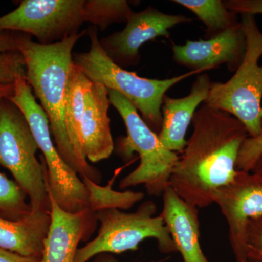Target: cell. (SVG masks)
<instances>
[{"label":"cell","instance_id":"1","mask_svg":"<svg viewBox=\"0 0 262 262\" xmlns=\"http://www.w3.org/2000/svg\"><path fill=\"white\" fill-rule=\"evenodd\" d=\"M193 132L173 169L170 187L184 201L204 208L234 180L239 149L248 137L244 124L203 103L192 119Z\"/></svg>","mask_w":262,"mask_h":262},{"label":"cell","instance_id":"2","mask_svg":"<svg viewBox=\"0 0 262 262\" xmlns=\"http://www.w3.org/2000/svg\"><path fill=\"white\" fill-rule=\"evenodd\" d=\"M86 34L87 29H84L50 45L39 44L32 40V36L20 34L18 51L25 62L26 80L47 115L58 153L81 178L85 177L100 184L102 177L99 170L85 168L76 157L65 122L69 82L75 66L72 51L79 39Z\"/></svg>","mask_w":262,"mask_h":262},{"label":"cell","instance_id":"3","mask_svg":"<svg viewBox=\"0 0 262 262\" xmlns=\"http://www.w3.org/2000/svg\"><path fill=\"white\" fill-rule=\"evenodd\" d=\"M91 41L89 51L73 54L75 64L93 83L102 84L108 91L122 95L139 112L144 121L155 133L161 130V107L167 91L179 82L198 72H190L171 78L149 79L139 77L114 63L100 45L98 29L91 26L87 29Z\"/></svg>","mask_w":262,"mask_h":262},{"label":"cell","instance_id":"4","mask_svg":"<svg viewBox=\"0 0 262 262\" xmlns=\"http://www.w3.org/2000/svg\"><path fill=\"white\" fill-rule=\"evenodd\" d=\"M110 103L118 112L126 127L127 136L117 140L115 150L123 160L134 153L140 158L139 166L120 182V189L144 185L151 196L163 195L178 162L177 153L167 149L158 134L143 120L135 106L122 95L108 91Z\"/></svg>","mask_w":262,"mask_h":262},{"label":"cell","instance_id":"5","mask_svg":"<svg viewBox=\"0 0 262 262\" xmlns=\"http://www.w3.org/2000/svg\"><path fill=\"white\" fill-rule=\"evenodd\" d=\"M241 15L246 39L244 60L228 81L212 82L204 103L232 115L244 124L248 137H255L262 119V32L254 15Z\"/></svg>","mask_w":262,"mask_h":262},{"label":"cell","instance_id":"6","mask_svg":"<svg viewBox=\"0 0 262 262\" xmlns=\"http://www.w3.org/2000/svg\"><path fill=\"white\" fill-rule=\"evenodd\" d=\"M9 100L27 119L38 148L42 151L46 165V182L57 204L69 213L88 211L89 193L78 174L67 165L52 140L47 115L36 101L26 77H19L13 83Z\"/></svg>","mask_w":262,"mask_h":262},{"label":"cell","instance_id":"7","mask_svg":"<svg viewBox=\"0 0 262 262\" xmlns=\"http://www.w3.org/2000/svg\"><path fill=\"white\" fill-rule=\"evenodd\" d=\"M156 204L151 201L141 203L133 213L106 209L96 212L100 228L97 236L77 249L75 262H88L100 253L118 254L136 251L146 239H155L162 253L177 252L163 217L155 215Z\"/></svg>","mask_w":262,"mask_h":262},{"label":"cell","instance_id":"8","mask_svg":"<svg viewBox=\"0 0 262 262\" xmlns=\"http://www.w3.org/2000/svg\"><path fill=\"white\" fill-rule=\"evenodd\" d=\"M27 119L9 98L0 100V165L8 169L29 198L33 211L51 212L46 165Z\"/></svg>","mask_w":262,"mask_h":262},{"label":"cell","instance_id":"9","mask_svg":"<svg viewBox=\"0 0 262 262\" xmlns=\"http://www.w3.org/2000/svg\"><path fill=\"white\" fill-rule=\"evenodd\" d=\"M94 0H24L16 9L0 17V33L14 31L53 44L94 25Z\"/></svg>","mask_w":262,"mask_h":262},{"label":"cell","instance_id":"10","mask_svg":"<svg viewBox=\"0 0 262 262\" xmlns=\"http://www.w3.org/2000/svg\"><path fill=\"white\" fill-rule=\"evenodd\" d=\"M192 20L184 15L168 14L147 7L134 12L122 30L100 39V45L114 63L125 70L139 64L143 45L159 37L169 38L170 29Z\"/></svg>","mask_w":262,"mask_h":262},{"label":"cell","instance_id":"11","mask_svg":"<svg viewBox=\"0 0 262 262\" xmlns=\"http://www.w3.org/2000/svg\"><path fill=\"white\" fill-rule=\"evenodd\" d=\"M213 203L229 226V239L237 262H246V232L250 221L262 219V179L237 170L228 185L215 193Z\"/></svg>","mask_w":262,"mask_h":262},{"label":"cell","instance_id":"12","mask_svg":"<svg viewBox=\"0 0 262 262\" xmlns=\"http://www.w3.org/2000/svg\"><path fill=\"white\" fill-rule=\"evenodd\" d=\"M246 39L241 21L225 32L208 39L187 40L173 45V59L177 64L202 73L225 64L234 72L244 60Z\"/></svg>","mask_w":262,"mask_h":262},{"label":"cell","instance_id":"13","mask_svg":"<svg viewBox=\"0 0 262 262\" xmlns=\"http://www.w3.org/2000/svg\"><path fill=\"white\" fill-rule=\"evenodd\" d=\"M51 201V222L41 262H75L80 241H88L97 224L96 213L91 210L72 213L57 204L48 190Z\"/></svg>","mask_w":262,"mask_h":262},{"label":"cell","instance_id":"14","mask_svg":"<svg viewBox=\"0 0 262 262\" xmlns=\"http://www.w3.org/2000/svg\"><path fill=\"white\" fill-rule=\"evenodd\" d=\"M212 82L208 74H200L187 96L179 98L164 96L161 107L163 122L158 136L167 149L176 153L182 152L187 144L188 127L196 108L206 101Z\"/></svg>","mask_w":262,"mask_h":262},{"label":"cell","instance_id":"15","mask_svg":"<svg viewBox=\"0 0 262 262\" xmlns=\"http://www.w3.org/2000/svg\"><path fill=\"white\" fill-rule=\"evenodd\" d=\"M162 196L163 204L160 215L184 262H209L200 241L198 208L182 199L170 186Z\"/></svg>","mask_w":262,"mask_h":262},{"label":"cell","instance_id":"16","mask_svg":"<svg viewBox=\"0 0 262 262\" xmlns=\"http://www.w3.org/2000/svg\"><path fill=\"white\" fill-rule=\"evenodd\" d=\"M108 91L102 84L93 83L88 94L80 134L82 147L88 161L108 159L115 150L108 108Z\"/></svg>","mask_w":262,"mask_h":262},{"label":"cell","instance_id":"17","mask_svg":"<svg viewBox=\"0 0 262 262\" xmlns=\"http://www.w3.org/2000/svg\"><path fill=\"white\" fill-rule=\"evenodd\" d=\"M51 212L31 211L18 220L0 217V248L27 257L42 259Z\"/></svg>","mask_w":262,"mask_h":262},{"label":"cell","instance_id":"18","mask_svg":"<svg viewBox=\"0 0 262 262\" xmlns=\"http://www.w3.org/2000/svg\"><path fill=\"white\" fill-rule=\"evenodd\" d=\"M93 82L75 64L69 82L65 110V122L71 146L79 161L85 168L96 170L84 156L81 141L80 127L86 99Z\"/></svg>","mask_w":262,"mask_h":262},{"label":"cell","instance_id":"19","mask_svg":"<svg viewBox=\"0 0 262 262\" xmlns=\"http://www.w3.org/2000/svg\"><path fill=\"white\" fill-rule=\"evenodd\" d=\"M187 8L204 24L206 39L214 37L239 23L237 14L227 9L222 0H173Z\"/></svg>","mask_w":262,"mask_h":262},{"label":"cell","instance_id":"20","mask_svg":"<svg viewBox=\"0 0 262 262\" xmlns=\"http://www.w3.org/2000/svg\"><path fill=\"white\" fill-rule=\"evenodd\" d=\"M82 181L89 193V209L94 213L113 208L130 209L145 196L141 192L114 190L112 182L108 183L106 187H101L85 177H82Z\"/></svg>","mask_w":262,"mask_h":262},{"label":"cell","instance_id":"21","mask_svg":"<svg viewBox=\"0 0 262 262\" xmlns=\"http://www.w3.org/2000/svg\"><path fill=\"white\" fill-rule=\"evenodd\" d=\"M27 194L14 181L0 173V217L18 220L32 211Z\"/></svg>","mask_w":262,"mask_h":262},{"label":"cell","instance_id":"22","mask_svg":"<svg viewBox=\"0 0 262 262\" xmlns=\"http://www.w3.org/2000/svg\"><path fill=\"white\" fill-rule=\"evenodd\" d=\"M19 77H26L25 62L20 52L0 53V83H14Z\"/></svg>","mask_w":262,"mask_h":262},{"label":"cell","instance_id":"23","mask_svg":"<svg viewBox=\"0 0 262 262\" xmlns=\"http://www.w3.org/2000/svg\"><path fill=\"white\" fill-rule=\"evenodd\" d=\"M262 155V119L261 130L255 137H248L239 149L236 168L245 172L252 171L255 164Z\"/></svg>","mask_w":262,"mask_h":262},{"label":"cell","instance_id":"24","mask_svg":"<svg viewBox=\"0 0 262 262\" xmlns=\"http://www.w3.org/2000/svg\"><path fill=\"white\" fill-rule=\"evenodd\" d=\"M246 254L247 261L262 262V219L248 222L246 232Z\"/></svg>","mask_w":262,"mask_h":262},{"label":"cell","instance_id":"25","mask_svg":"<svg viewBox=\"0 0 262 262\" xmlns=\"http://www.w3.org/2000/svg\"><path fill=\"white\" fill-rule=\"evenodd\" d=\"M227 9L237 15H262V0H225Z\"/></svg>","mask_w":262,"mask_h":262},{"label":"cell","instance_id":"26","mask_svg":"<svg viewBox=\"0 0 262 262\" xmlns=\"http://www.w3.org/2000/svg\"><path fill=\"white\" fill-rule=\"evenodd\" d=\"M19 35L0 33V53L18 51Z\"/></svg>","mask_w":262,"mask_h":262},{"label":"cell","instance_id":"27","mask_svg":"<svg viewBox=\"0 0 262 262\" xmlns=\"http://www.w3.org/2000/svg\"><path fill=\"white\" fill-rule=\"evenodd\" d=\"M0 262H41V259L27 257L0 248Z\"/></svg>","mask_w":262,"mask_h":262},{"label":"cell","instance_id":"28","mask_svg":"<svg viewBox=\"0 0 262 262\" xmlns=\"http://www.w3.org/2000/svg\"><path fill=\"white\" fill-rule=\"evenodd\" d=\"M165 259L159 260V261H152L150 262H164ZM92 262H120L111 253H103L96 255L94 256Z\"/></svg>","mask_w":262,"mask_h":262},{"label":"cell","instance_id":"29","mask_svg":"<svg viewBox=\"0 0 262 262\" xmlns=\"http://www.w3.org/2000/svg\"><path fill=\"white\" fill-rule=\"evenodd\" d=\"M13 94V84H8L0 89V100L2 98H10Z\"/></svg>","mask_w":262,"mask_h":262},{"label":"cell","instance_id":"30","mask_svg":"<svg viewBox=\"0 0 262 262\" xmlns=\"http://www.w3.org/2000/svg\"><path fill=\"white\" fill-rule=\"evenodd\" d=\"M251 172L262 179V155L258 158Z\"/></svg>","mask_w":262,"mask_h":262},{"label":"cell","instance_id":"31","mask_svg":"<svg viewBox=\"0 0 262 262\" xmlns=\"http://www.w3.org/2000/svg\"><path fill=\"white\" fill-rule=\"evenodd\" d=\"M8 84H3V83H0V89H3V88L5 87V86L8 85Z\"/></svg>","mask_w":262,"mask_h":262},{"label":"cell","instance_id":"32","mask_svg":"<svg viewBox=\"0 0 262 262\" xmlns=\"http://www.w3.org/2000/svg\"><path fill=\"white\" fill-rule=\"evenodd\" d=\"M246 262H253V261H246Z\"/></svg>","mask_w":262,"mask_h":262}]
</instances>
